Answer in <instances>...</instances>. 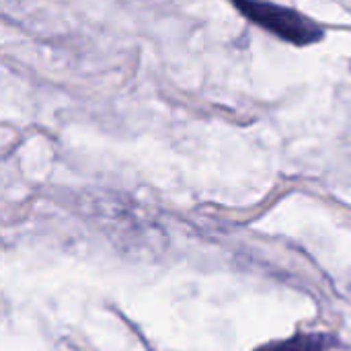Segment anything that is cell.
<instances>
[{
	"label": "cell",
	"instance_id": "obj_1",
	"mask_svg": "<svg viewBox=\"0 0 351 351\" xmlns=\"http://www.w3.org/2000/svg\"><path fill=\"white\" fill-rule=\"evenodd\" d=\"M234 8L241 14H245L251 23L267 29L269 33L292 45H311L325 37V31L319 23L288 6L243 0L234 2Z\"/></svg>",
	"mask_w": 351,
	"mask_h": 351
},
{
	"label": "cell",
	"instance_id": "obj_2",
	"mask_svg": "<svg viewBox=\"0 0 351 351\" xmlns=\"http://www.w3.org/2000/svg\"><path fill=\"white\" fill-rule=\"evenodd\" d=\"M335 346L337 341L329 333H296L290 339L267 343L255 351H329Z\"/></svg>",
	"mask_w": 351,
	"mask_h": 351
}]
</instances>
